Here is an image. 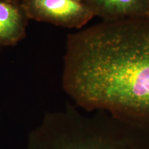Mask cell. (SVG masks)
<instances>
[{
  "label": "cell",
  "mask_w": 149,
  "mask_h": 149,
  "mask_svg": "<svg viewBox=\"0 0 149 149\" xmlns=\"http://www.w3.org/2000/svg\"><path fill=\"white\" fill-rule=\"evenodd\" d=\"M102 21L149 17L148 0H90Z\"/></svg>",
  "instance_id": "obj_4"
},
{
  "label": "cell",
  "mask_w": 149,
  "mask_h": 149,
  "mask_svg": "<svg viewBox=\"0 0 149 149\" xmlns=\"http://www.w3.org/2000/svg\"><path fill=\"white\" fill-rule=\"evenodd\" d=\"M75 107L49 115L29 149H149V128L104 111Z\"/></svg>",
  "instance_id": "obj_2"
},
{
  "label": "cell",
  "mask_w": 149,
  "mask_h": 149,
  "mask_svg": "<svg viewBox=\"0 0 149 149\" xmlns=\"http://www.w3.org/2000/svg\"><path fill=\"white\" fill-rule=\"evenodd\" d=\"M62 80L78 107L149 128V17L102 21L70 34Z\"/></svg>",
  "instance_id": "obj_1"
},
{
  "label": "cell",
  "mask_w": 149,
  "mask_h": 149,
  "mask_svg": "<svg viewBox=\"0 0 149 149\" xmlns=\"http://www.w3.org/2000/svg\"><path fill=\"white\" fill-rule=\"evenodd\" d=\"M148 1H149V0H148Z\"/></svg>",
  "instance_id": "obj_6"
},
{
  "label": "cell",
  "mask_w": 149,
  "mask_h": 149,
  "mask_svg": "<svg viewBox=\"0 0 149 149\" xmlns=\"http://www.w3.org/2000/svg\"><path fill=\"white\" fill-rule=\"evenodd\" d=\"M23 8L31 18L79 30L95 17L90 0H24Z\"/></svg>",
  "instance_id": "obj_3"
},
{
  "label": "cell",
  "mask_w": 149,
  "mask_h": 149,
  "mask_svg": "<svg viewBox=\"0 0 149 149\" xmlns=\"http://www.w3.org/2000/svg\"><path fill=\"white\" fill-rule=\"evenodd\" d=\"M26 16L23 8L0 0V42H15L20 38L25 29Z\"/></svg>",
  "instance_id": "obj_5"
}]
</instances>
